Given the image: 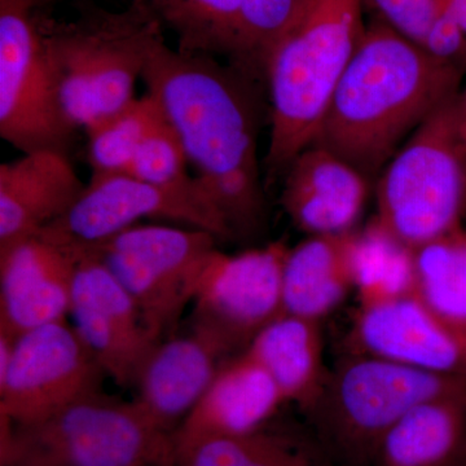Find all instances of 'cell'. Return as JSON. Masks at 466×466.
<instances>
[{
  "label": "cell",
  "instance_id": "6da1fadb",
  "mask_svg": "<svg viewBox=\"0 0 466 466\" xmlns=\"http://www.w3.org/2000/svg\"><path fill=\"white\" fill-rule=\"evenodd\" d=\"M179 135L196 182L231 233L258 235L266 225V198L258 162V79L208 55L153 52L143 73Z\"/></svg>",
  "mask_w": 466,
  "mask_h": 466
},
{
  "label": "cell",
  "instance_id": "7a4b0ae2",
  "mask_svg": "<svg viewBox=\"0 0 466 466\" xmlns=\"http://www.w3.org/2000/svg\"><path fill=\"white\" fill-rule=\"evenodd\" d=\"M462 76L375 21L367 26L311 146L375 177L408 135L458 94Z\"/></svg>",
  "mask_w": 466,
  "mask_h": 466
},
{
  "label": "cell",
  "instance_id": "3957f363",
  "mask_svg": "<svg viewBox=\"0 0 466 466\" xmlns=\"http://www.w3.org/2000/svg\"><path fill=\"white\" fill-rule=\"evenodd\" d=\"M367 26L363 0H308L265 66L271 99L267 177L287 174L314 143Z\"/></svg>",
  "mask_w": 466,
  "mask_h": 466
},
{
  "label": "cell",
  "instance_id": "277c9868",
  "mask_svg": "<svg viewBox=\"0 0 466 466\" xmlns=\"http://www.w3.org/2000/svg\"><path fill=\"white\" fill-rule=\"evenodd\" d=\"M43 43L61 108L78 130L133 103L135 85L164 29L137 0L112 12L86 5L73 21L39 15Z\"/></svg>",
  "mask_w": 466,
  "mask_h": 466
},
{
  "label": "cell",
  "instance_id": "5b68a950",
  "mask_svg": "<svg viewBox=\"0 0 466 466\" xmlns=\"http://www.w3.org/2000/svg\"><path fill=\"white\" fill-rule=\"evenodd\" d=\"M173 434L103 391L32 424L0 415V466H175Z\"/></svg>",
  "mask_w": 466,
  "mask_h": 466
},
{
  "label": "cell",
  "instance_id": "8992f818",
  "mask_svg": "<svg viewBox=\"0 0 466 466\" xmlns=\"http://www.w3.org/2000/svg\"><path fill=\"white\" fill-rule=\"evenodd\" d=\"M462 391L465 380L358 352L329 370L305 413L334 464L373 466L382 438L408 410L431 398Z\"/></svg>",
  "mask_w": 466,
  "mask_h": 466
},
{
  "label": "cell",
  "instance_id": "52a82bcc",
  "mask_svg": "<svg viewBox=\"0 0 466 466\" xmlns=\"http://www.w3.org/2000/svg\"><path fill=\"white\" fill-rule=\"evenodd\" d=\"M453 97L410 135L377 186L373 222L413 250L460 228L466 216V152Z\"/></svg>",
  "mask_w": 466,
  "mask_h": 466
},
{
  "label": "cell",
  "instance_id": "ba28073f",
  "mask_svg": "<svg viewBox=\"0 0 466 466\" xmlns=\"http://www.w3.org/2000/svg\"><path fill=\"white\" fill-rule=\"evenodd\" d=\"M217 240L198 228L133 226L82 249L112 272L137 303L150 337L161 342L174 336L192 305Z\"/></svg>",
  "mask_w": 466,
  "mask_h": 466
},
{
  "label": "cell",
  "instance_id": "9c48e42d",
  "mask_svg": "<svg viewBox=\"0 0 466 466\" xmlns=\"http://www.w3.org/2000/svg\"><path fill=\"white\" fill-rule=\"evenodd\" d=\"M0 0V137L26 153H66L76 128L52 78L36 5Z\"/></svg>",
  "mask_w": 466,
  "mask_h": 466
},
{
  "label": "cell",
  "instance_id": "30bf717a",
  "mask_svg": "<svg viewBox=\"0 0 466 466\" xmlns=\"http://www.w3.org/2000/svg\"><path fill=\"white\" fill-rule=\"evenodd\" d=\"M144 218L174 220L211 233L218 240H232L196 179L170 188L127 173L92 174L72 208L39 233L82 249L108 240Z\"/></svg>",
  "mask_w": 466,
  "mask_h": 466
},
{
  "label": "cell",
  "instance_id": "8fae6325",
  "mask_svg": "<svg viewBox=\"0 0 466 466\" xmlns=\"http://www.w3.org/2000/svg\"><path fill=\"white\" fill-rule=\"evenodd\" d=\"M280 242L235 256L216 250L193 299L192 328L229 352L248 349L257 334L284 314Z\"/></svg>",
  "mask_w": 466,
  "mask_h": 466
},
{
  "label": "cell",
  "instance_id": "7c38bea8",
  "mask_svg": "<svg viewBox=\"0 0 466 466\" xmlns=\"http://www.w3.org/2000/svg\"><path fill=\"white\" fill-rule=\"evenodd\" d=\"M106 373L66 320L34 328L15 342L0 376V415L32 424L101 391Z\"/></svg>",
  "mask_w": 466,
  "mask_h": 466
},
{
  "label": "cell",
  "instance_id": "4fadbf2b",
  "mask_svg": "<svg viewBox=\"0 0 466 466\" xmlns=\"http://www.w3.org/2000/svg\"><path fill=\"white\" fill-rule=\"evenodd\" d=\"M79 251L69 311L73 328L106 376L116 385L134 386L158 342L112 272L90 251Z\"/></svg>",
  "mask_w": 466,
  "mask_h": 466
},
{
  "label": "cell",
  "instance_id": "5bb4252c",
  "mask_svg": "<svg viewBox=\"0 0 466 466\" xmlns=\"http://www.w3.org/2000/svg\"><path fill=\"white\" fill-rule=\"evenodd\" d=\"M352 341L359 354L466 381V339L415 293L360 306Z\"/></svg>",
  "mask_w": 466,
  "mask_h": 466
},
{
  "label": "cell",
  "instance_id": "9a60e30c",
  "mask_svg": "<svg viewBox=\"0 0 466 466\" xmlns=\"http://www.w3.org/2000/svg\"><path fill=\"white\" fill-rule=\"evenodd\" d=\"M81 251L38 233L0 251V332L66 320Z\"/></svg>",
  "mask_w": 466,
  "mask_h": 466
},
{
  "label": "cell",
  "instance_id": "2e32d148",
  "mask_svg": "<svg viewBox=\"0 0 466 466\" xmlns=\"http://www.w3.org/2000/svg\"><path fill=\"white\" fill-rule=\"evenodd\" d=\"M232 354L207 333L193 329L158 342L134 386L135 401L164 431L174 434Z\"/></svg>",
  "mask_w": 466,
  "mask_h": 466
},
{
  "label": "cell",
  "instance_id": "e0dca14e",
  "mask_svg": "<svg viewBox=\"0 0 466 466\" xmlns=\"http://www.w3.org/2000/svg\"><path fill=\"white\" fill-rule=\"evenodd\" d=\"M281 205L311 236L351 232L363 213L370 177L330 150L309 146L288 168Z\"/></svg>",
  "mask_w": 466,
  "mask_h": 466
},
{
  "label": "cell",
  "instance_id": "ac0fdd59",
  "mask_svg": "<svg viewBox=\"0 0 466 466\" xmlns=\"http://www.w3.org/2000/svg\"><path fill=\"white\" fill-rule=\"evenodd\" d=\"M85 186L66 153L57 150L26 153L0 165V251L63 217Z\"/></svg>",
  "mask_w": 466,
  "mask_h": 466
},
{
  "label": "cell",
  "instance_id": "d6986e66",
  "mask_svg": "<svg viewBox=\"0 0 466 466\" xmlns=\"http://www.w3.org/2000/svg\"><path fill=\"white\" fill-rule=\"evenodd\" d=\"M285 404L265 368L247 351L227 359L198 403L174 431L175 451L202 438L250 433Z\"/></svg>",
  "mask_w": 466,
  "mask_h": 466
},
{
  "label": "cell",
  "instance_id": "ffe728a7",
  "mask_svg": "<svg viewBox=\"0 0 466 466\" xmlns=\"http://www.w3.org/2000/svg\"><path fill=\"white\" fill-rule=\"evenodd\" d=\"M355 232L311 236L288 250L283 268L284 314L320 321L354 290Z\"/></svg>",
  "mask_w": 466,
  "mask_h": 466
},
{
  "label": "cell",
  "instance_id": "44dd1931",
  "mask_svg": "<svg viewBox=\"0 0 466 466\" xmlns=\"http://www.w3.org/2000/svg\"><path fill=\"white\" fill-rule=\"evenodd\" d=\"M265 368L285 403L309 410L323 388L324 366L320 321L283 314L263 328L245 350Z\"/></svg>",
  "mask_w": 466,
  "mask_h": 466
},
{
  "label": "cell",
  "instance_id": "7402d4cb",
  "mask_svg": "<svg viewBox=\"0 0 466 466\" xmlns=\"http://www.w3.org/2000/svg\"><path fill=\"white\" fill-rule=\"evenodd\" d=\"M466 447V391L417 404L391 426L373 466H450Z\"/></svg>",
  "mask_w": 466,
  "mask_h": 466
},
{
  "label": "cell",
  "instance_id": "603a6c76",
  "mask_svg": "<svg viewBox=\"0 0 466 466\" xmlns=\"http://www.w3.org/2000/svg\"><path fill=\"white\" fill-rule=\"evenodd\" d=\"M175 466H337L314 433L267 424L250 433L202 438L175 451Z\"/></svg>",
  "mask_w": 466,
  "mask_h": 466
},
{
  "label": "cell",
  "instance_id": "cb8c5ba5",
  "mask_svg": "<svg viewBox=\"0 0 466 466\" xmlns=\"http://www.w3.org/2000/svg\"><path fill=\"white\" fill-rule=\"evenodd\" d=\"M162 29L171 30L183 54L225 56L240 52L241 0H137Z\"/></svg>",
  "mask_w": 466,
  "mask_h": 466
},
{
  "label": "cell",
  "instance_id": "d4e9b609",
  "mask_svg": "<svg viewBox=\"0 0 466 466\" xmlns=\"http://www.w3.org/2000/svg\"><path fill=\"white\" fill-rule=\"evenodd\" d=\"M415 294L466 339V228L415 249Z\"/></svg>",
  "mask_w": 466,
  "mask_h": 466
},
{
  "label": "cell",
  "instance_id": "484cf974",
  "mask_svg": "<svg viewBox=\"0 0 466 466\" xmlns=\"http://www.w3.org/2000/svg\"><path fill=\"white\" fill-rule=\"evenodd\" d=\"M352 276L360 306L415 293V250L372 222L366 231L355 232Z\"/></svg>",
  "mask_w": 466,
  "mask_h": 466
},
{
  "label": "cell",
  "instance_id": "4316f807",
  "mask_svg": "<svg viewBox=\"0 0 466 466\" xmlns=\"http://www.w3.org/2000/svg\"><path fill=\"white\" fill-rule=\"evenodd\" d=\"M165 118L157 99L147 92L86 133L94 174L125 173L147 135Z\"/></svg>",
  "mask_w": 466,
  "mask_h": 466
},
{
  "label": "cell",
  "instance_id": "83f0119b",
  "mask_svg": "<svg viewBox=\"0 0 466 466\" xmlns=\"http://www.w3.org/2000/svg\"><path fill=\"white\" fill-rule=\"evenodd\" d=\"M308 0H241L240 52L232 66L265 81L269 52L296 21Z\"/></svg>",
  "mask_w": 466,
  "mask_h": 466
},
{
  "label": "cell",
  "instance_id": "f1b7e54d",
  "mask_svg": "<svg viewBox=\"0 0 466 466\" xmlns=\"http://www.w3.org/2000/svg\"><path fill=\"white\" fill-rule=\"evenodd\" d=\"M188 165L182 140L165 115L140 144L125 173L143 182L173 188L195 180L187 171Z\"/></svg>",
  "mask_w": 466,
  "mask_h": 466
},
{
  "label": "cell",
  "instance_id": "f546056e",
  "mask_svg": "<svg viewBox=\"0 0 466 466\" xmlns=\"http://www.w3.org/2000/svg\"><path fill=\"white\" fill-rule=\"evenodd\" d=\"M380 20L422 47L441 8V0H370Z\"/></svg>",
  "mask_w": 466,
  "mask_h": 466
},
{
  "label": "cell",
  "instance_id": "4dcf8cb0",
  "mask_svg": "<svg viewBox=\"0 0 466 466\" xmlns=\"http://www.w3.org/2000/svg\"><path fill=\"white\" fill-rule=\"evenodd\" d=\"M452 108L456 130L466 152V86L464 90H460L453 97Z\"/></svg>",
  "mask_w": 466,
  "mask_h": 466
},
{
  "label": "cell",
  "instance_id": "1f68e13d",
  "mask_svg": "<svg viewBox=\"0 0 466 466\" xmlns=\"http://www.w3.org/2000/svg\"><path fill=\"white\" fill-rule=\"evenodd\" d=\"M441 3L466 35V0H441Z\"/></svg>",
  "mask_w": 466,
  "mask_h": 466
},
{
  "label": "cell",
  "instance_id": "d6a6232c",
  "mask_svg": "<svg viewBox=\"0 0 466 466\" xmlns=\"http://www.w3.org/2000/svg\"><path fill=\"white\" fill-rule=\"evenodd\" d=\"M450 466H466V447L461 453H460L459 458L455 460Z\"/></svg>",
  "mask_w": 466,
  "mask_h": 466
}]
</instances>
